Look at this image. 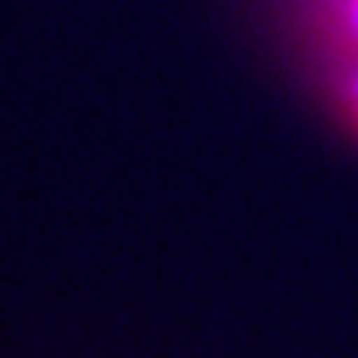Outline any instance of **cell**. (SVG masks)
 <instances>
[{
    "label": "cell",
    "mask_w": 358,
    "mask_h": 358,
    "mask_svg": "<svg viewBox=\"0 0 358 358\" xmlns=\"http://www.w3.org/2000/svg\"><path fill=\"white\" fill-rule=\"evenodd\" d=\"M282 20L313 76L358 62V0H282Z\"/></svg>",
    "instance_id": "obj_1"
},
{
    "label": "cell",
    "mask_w": 358,
    "mask_h": 358,
    "mask_svg": "<svg viewBox=\"0 0 358 358\" xmlns=\"http://www.w3.org/2000/svg\"><path fill=\"white\" fill-rule=\"evenodd\" d=\"M317 88L331 122L343 130L347 141L358 145V62H347L339 69H328L324 76H317Z\"/></svg>",
    "instance_id": "obj_2"
}]
</instances>
